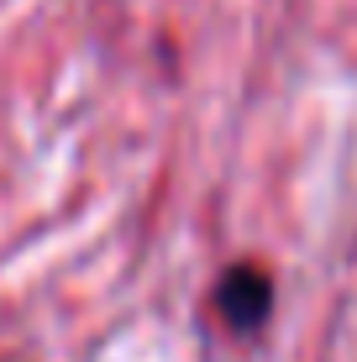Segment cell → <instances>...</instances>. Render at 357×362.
Here are the masks:
<instances>
[{
	"label": "cell",
	"mask_w": 357,
	"mask_h": 362,
	"mask_svg": "<svg viewBox=\"0 0 357 362\" xmlns=\"http://www.w3.org/2000/svg\"><path fill=\"white\" fill-rule=\"evenodd\" d=\"M216 305H221V315H226V326H237V331H257L268 320V310H274V284H268V273L263 268H231L226 279H221V289H216Z\"/></svg>",
	"instance_id": "6da1fadb"
}]
</instances>
